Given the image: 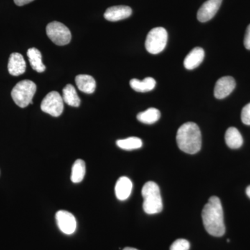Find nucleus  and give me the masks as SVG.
<instances>
[{"mask_svg":"<svg viewBox=\"0 0 250 250\" xmlns=\"http://www.w3.org/2000/svg\"><path fill=\"white\" fill-rule=\"evenodd\" d=\"M202 217L205 229L210 235L220 237L225 234L223 206L218 197H210L202 210Z\"/></svg>","mask_w":250,"mask_h":250,"instance_id":"obj_1","label":"nucleus"},{"mask_svg":"<svg viewBox=\"0 0 250 250\" xmlns=\"http://www.w3.org/2000/svg\"><path fill=\"white\" fill-rule=\"evenodd\" d=\"M177 146L187 154H196L202 147V134L200 128L192 122L185 123L179 127L177 134Z\"/></svg>","mask_w":250,"mask_h":250,"instance_id":"obj_2","label":"nucleus"},{"mask_svg":"<svg viewBox=\"0 0 250 250\" xmlns=\"http://www.w3.org/2000/svg\"><path fill=\"white\" fill-rule=\"evenodd\" d=\"M143 210L147 214H156L163 210L162 199L159 186L154 182L145 184L142 188Z\"/></svg>","mask_w":250,"mask_h":250,"instance_id":"obj_3","label":"nucleus"},{"mask_svg":"<svg viewBox=\"0 0 250 250\" xmlns=\"http://www.w3.org/2000/svg\"><path fill=\"white\" fill-rule=\"evenodd\" d=\"M36 85L30 80L18 82L11 91V97L14 103L21 108H25L31 104L36 92Z\"/></svg>","mask_w":250,"mask_h":250,"instance_id":"obj_4","label":"nucleus"},{"mask_svg":"<svg viewBox=\"0 0 250 250\" xmlns=\"http://www.w3.org/2000/svg\"><path fill=\"white\" fill-rule=\"evenodd\" d=\"M167 42V31L164 27H156L148 33L146 47L148 52L157 54L164 51Z\"/></svg>","mask_w":250,"mask_h":250,"instance_id":"obj_5","label":"nucleus"},{"mask_svg":"<svg viewBox=\"0 0 250 250\" xmlns=\"http://www.w3.org/2000/svg\"><path fill=\"white\" fill-rule=\"evenodd\" d=\"M46 32L49 39L57 45H67L72 39L70 29L62 23L54 21L47 24Z\"/></svg>","mask_w":250,"mask_h":250,"instance_id":"obj_6","label":"nucleus"},{"mask_svg":"<svg viewBox=\"0 0 250 250\" xmlns=\"http://www.w3.org/2000/svg\"><path fill=\"white\" fill-rule=\"evenodd\" d=\"M63 100L58 92H50L42 100L41 108L50 116L59 117L63 111Z\"/></svg>","mask_w":250,"mask_h":250,"instance_id":"obj_7","label":"nucleus"},{"mask_svg":"<svg viewBox=\"0 0 250 250\" xmlns=\"http://www.w3.org/2000/svg\"><path fill=\"white\" fill-rule=\"evenodd\" d=\"M56 220L59 229L62 233L70 235L75 232L76 230V219L70 212L66 210H59L56 214Z\"/></svg>","mask_w":250,"mask_h":250,"instance_id":"obj_8","label":"nucleus"},{"mask_svg":"<svg viewBox=\"0 0 250 250\" xmlns=\"http://www.w3.org/2000/svg\"><path fill=\"white\" fill-rule=\"evenodd\" d=\"M223 0H207L202 4L197 12V19L200 22H206L214 17L218 12Z\"/></svg>","mask_w":250,"mask_h":250,"instance_id":"obj_9","label":"nucleus"},{"mask_svg":"<svg viewBox=\"0 0 250 250\" xmlns=\"http://www.w3.org/2000/svg\"><path fill=\"white\" fill-rule=\"evenodd\" d=\"M236 87V82L232 77H221L217 81L214 88L215 98L221 100L229 96Z\"/></svg>","mask_w":250,"mask_h":250,"instance_id":"obj_10","label":"nucleus"},{"mask_svg":"<svg viewBox=\"0 0 250 250\" xmlns=\"http://www.w3.org/2000/svg\"><path fill=\"white\" fill-rule=\"evenodd\" d=\"M132 9L127 6H114L108 8L104 13L105 19L111 22H117L130 17Z\"/></svg>","mask_w":250,"mask_h":250,"instance_id":"obj_11","label":"nucleus"},{"mask_svg":"<svg viewBox=\"0 0 250 250\" xmlns=\"http://www.w3.org/2000/svg\"><path fill=\"white\" fill-rule=\"evenodd\" d=\"M26 67L27 65L22 54L17 52L11 54L8 63V70L10 75L15 77L20 76L26 71Z\"/></svg>","mask_w":250,"mask_h":250,"instance_id":"obj_12","label":"nucleus"},{"mask_svg":"<svg viewBox=\"0 0 250 250\" xmlns=\"http://www.w3.org/2000/svg\"><path fill=\"white\" fill-rule=\"evenodd\" d=\"M205 58V51L201 47H195L192 49L185 59H184V67L187 70H193L198 67L203 62Z\"/></svg>","mask_w":250,"mask_h":250,"instance_id":"obj_13","label":"nucleus"},{"mask_svg":"<svg viewBox=\"0 0 250 250\" xmlns=\"http://www.w3.org/2000/svg\"><path fill=\"white\" fill-rule=\"evenodd\" d=\"M133 184L128 177H122L116 182L115 192L117 198L121 201L129 198L132 191Z\"/></svg>","mask_w":250,"mask_h":250,"instance_id":"obj_14","label":"nucleus"},{"mask_svg":"<svg viewBox=\"0 0 250 250\" xmlns=\"http://www.w3.org/2000/svg\"><path fill=\"white\" fill-rule=\"evenodd\" d=\"M75 82L79 89L83 93L92 94L95 92L96 82L93 77L88 75H77Z\"/></svg>","mask_w":250,"mask_h":250,"instance_id":"obj_15","label":"nucleus"},{"mask_svg":"<svg viewBox=\"0 0 250 250\" xmlns=\"http://www.w3.org/2000/svg\"><path fill=\"white\" fill-rule=\"evenodd\" d=\"M130 85L135 91L146 93V92L151 91L155 88L156 81L152 77H147L143 81L133 79L130 81Z\"/></svg>","mask_w":250,"mask_h":250,"instance_id":"obj_16","label":"nucleus"},{"mask_svg":"<svg viewBox=\"0 0 250 250\" xmlns=\"http://www.w3.org/2000/svg\"><path fill=\"white\" fill-rule=\"evenodd\" d=\"M225 142L231 149H238L243 146V139L236 127H229L225 134Z\"/></svg>","mask_w":250,"mask_h":250,"instance_id":"obj_17","label":"nucleus"},{"mask_svg":"<svg viewBox=\"0 0 250 250\" xmlns=\"http://www.w3.org/2000/svg\"><path fill=\"white\" fill-rule=\"evenodd\" d=\"M27 57L33 70L38 72H43L45 70V65L42 63V54L39 49L30 48L28 49Z\"/></svg>","mask_w":250,"mask_h":250,"instance_id":"obj_18","label":"nucleus"},{"mask_svg":"<svg viewBox=\"0 0 250 250\" xmlns=\"http://www.w3.org/2000/svg\"><path fill=\"white\" fill-rule=\"evenodd\" d=\"M62 100L64 103L73 107H78L81 104V100L77 95L76 89L71 84H67L62 89Z\"/></svg>","mask_w":250,"mask_h":250,"instance_id":"obj_19","label":"nucleus"},{"mask_svg":"<svg viewBox=\"0 0 250 250\" xmlns=\"http://www.w3.org/2000/svg\"><path fill=\"white\" fill-rule=\"evenodd\" d=\"M161 118V113L157 108H149L146 111L139 113L137 116V119L145 124H154L159 121Z\"/></svg>","mask_w":250,"mask_h":250,"instance_id":"obj_20","label":"nucleus"},{"mask_svg":"<svg viewBox=\"0 0 250 250\" xmlns=\"http://www.w3.org/2000/svg\"><path fill=\"white\" fill-rule=\"evenodd\" d=\"M85 164L82 159L75 161L72 166L71 181L73 183H80L84 178Z\"/></svg>","mask_w":250,"mask_h":250,"instance_id":"obj_21","label":"nucleus"},{"mask_svg":"<svg viewBox=\"0 0 250 250\" xmlns=\"http://www.w3.org/2000/svg\"><path fill=\"white\" fill-rule=\"evenodd\" d=\"M116 144L121 149L125 150H132V149H139L142 147L143 142L139 138L129 137L126 139L118 140Z\"/></svg>","mask_w":250,"mask_h":250,"instance_id":"obj_22","label":"nucleus"},{"mask_svg":"<svg viewBox=\"0 0 250 250\" xmlns=\"http://www.w3.org/2000/svg\"><path fill=\"white\" fill-rule=\"evenodd\" d=\"M190 243L186 239H177L170 246V250H189Z\"/></svg>","mask_w":250,"mask_h":250,"instance_id":"obj_23","label":"nucleus"},{"mask_svg":"<svg viewBox=\"0 0 250 250\" xmlns=\"http://www.w3.org/2000/svg\"><path fill=\"white\" fill-rule=\"evenodd\" d=\"M242 122L246 125H250V103L243 107L241 112Z\"/></svg>","mask_w":250,"mask_h":250,"instance_id":"obj_24","label":"nucleus"},{"mask_svg":"<svg viewBox=\"0 0 250 250\" xmlns=\"http://www.w3.org/2000/svg\"><path fill=\"white\" fill-rule=\"evenodd\" d=\"M244 45L246 49H250V24L247 28L244 39Z\"/></svg>","mask_w":250,"mask_h":250,"instance_id":"obj_25","label":"nucleus"},{"mask_svg":"<svg viewBox=\"0 0 250 250\" xmlns=\"http://www.w3.org/2000/svg\"><path fill=\"white\" fill-rule=\"evenodd\" d=\"M33 1L34 0H14V2L17 6H24V5L29 4V3Z\"/></svg>","mask_w":250,"mask_h":250,"instance_id":"obj_26","label":"nucleus"},{"mask_svg":"<svg viewBox=\"0 0 250 250\" xmlns=\"http://www.w3.org/2000/svg\"><path fill=\"white\" fill-rule=\"evenodd\" d=\"M246 194H247V195H248V196L250 198V186H249V187L247 188Z\"/></svg>","mask_w":250,"mask_h":250,"instance_id":"obj_27","label":"nucleus"},{"mask_svg":"<svg viewBox=\"0 0 250 250\" xmlns=\"http://www.w3.org/2000/svg\"><path fill=\"white\" fill-rule=\"evenodd\" d=\"M123 250H138L137 249H135V248H125Z\"/></svg>","mask_w":250,"mask_h":250,"instance_id":"obj_28","label":"nucleus"}]
</instances>
